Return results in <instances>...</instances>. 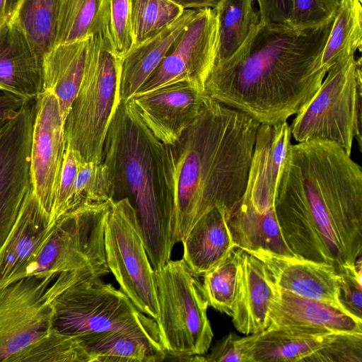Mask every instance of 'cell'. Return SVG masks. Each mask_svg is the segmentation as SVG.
Here are the masks:
<instances>
[{"instance_id":"6da1fadb","label":"cell","mask_w":362,"mask_h":362,"mask_svg":"<svg viewBox=\"0 0 362 362\" xmlns=\"http://www.w3.org/2000/svg\"><path fill=\"white\" fill-rule=\"evenodd\" d=\"M274 209L295 256L328 264L337 273L362 256V169L337 144L290 146Z\"/></svg>"},{"instance_id":"7a4b0ae2","label":"cell","mask_w":362,"mask_h":362,"mask_svg":"<svg viewBox=\"0 0 362 362\" xmlns=\"http://www.w3.org/2000/svg\"><path fill=\"white\" fill-rule=\"evenodd\" d=\"M334 18L305 29L259 21L239 50L211 69L206 93L260 124L286 122L326 76L322 56Z\"/></svg>"},{"instance_id":"3957f363","label":"cell","mask_w":362,"mask_h":362,"mask_svg":"<svg viewBox=\"0 0 362 362\" xmlns=\"http://www.w3.org/2000/svg\"><path fill=\"white\" fill-rule=\"evenodd\" d=\"M259 124L207 95L179 139L163 144L175 243H182L192 226L214 208L224 206L229 216L236 208L246 189Z\"/></svg>"},{"instance_id":"277c9868","label":"cell","mask_w":362,"mask_h":362,"mask_svg":"<svg viewBox=\"0 0 362 362\" xmlns=\"http://www.w3.org/2000/svg\"><path fill=\"white\" fill-rule=\"evenodd\" d=\"M163 151V144L142 122L129 100L118 103L104 143L103 163L113 185V200L127 198L136 211L154 271L170 259L176 244Z\"/></svg>"},{"instance_id":"5b68a950","label":"cell","mask_w":362,"mask_h":362,"mask_svg":"<svg viewBox=\"0 0 362 362\" xmlns=\"http://www.w3.org/2000/svg\"><path fill=\"white\" fill-rule=\"evenodd\" d=\"M120 60L108 26L92 36L83 77L64 126L66 148L78 153L84 162H103L104 143L118 105Z\"/></svg>"},{"instance_id":"8992f818","label":"cell","mask_w":362,"mask_h":362,"mask_svg":"<svg viewBox=\"0 0 362 362\" xmlns=\"http://www.w3.org/2000/svg\"><path fill=\"white\" fill-rule=\"evenodd\" d=\"M105 275L88 270L55 297L52 327L77 339L117 332L161 341L156 321L120 289L105 283L101 277Z\"/></svg>"},{"instance_id":"52a82bcc","label":"cell","mask_w":362,"mask_h":362,"mask_svg":"<svg viewBox=\"0 0 362 362\" xmlns=\"http://www.w3.org/2000/svg\"><path fill=\"white\" fill-rule=\"evenodd\" d=\"M156 321L168 357L192 361L209 350L214 337L208 300L199 276L183 259L169 260L153 273ZM171 360V358L170 359Z\"/></svg>"},{"instance_id":"ba28073f","label":"cell","mask_w":362,"mask_h":362,"mask_svg":"<svg viewBox=\"0 0 362 362\" xmlns=\"http://www.w3.org/2000/svg\"><path fill=\"white\" fill-rule=\"evenodd\" d=\"M361 57H340L327 71L312 99L289 125L298 142L325 140L351 154L354 139L362 151Z\"/></svg>"},{"instance_id":"9c48e42d","label":"cell","mask_w":362,"mask_h":362,"mask_svg":"<svg viewBox=\"0 0 362 362\" xmlns=\"http://www.w3.org/2000/svg\"><path fill=\"white\" fill-rule=\"evenodd\" d=\"M88 270L33 275L0 288V362H10L52 328L53 300Z\"/></svg>"},{"instance_id":"30bf717a","label":"cell","mask_w":362,"mask_h":362,"mask_svg":"<svg viewBox=\"0 0 362 362\" xmlns=\"http://www.w3.org/2000/svg\"><path fill=\"white\" fill-rule=\"evenodd\" d=\"M111 202L85 205L57 219L50 238L22 278L86 269L110 273L105 258V229Z\"/></svg>"},{"instance_id":"8fae6325","label":"cell","mask_w":362,"mask_h":362,"mask_svg":"<svg viewBox=\"0 0 362 362\" xmlns=\"http://www.w3.org/2000/svg\"><path fill=\"white\" fill-rule=\"evenodd\" d=\"M107 267L119 289L146 315L158 320V312L151 264L136 211L128 199L113 200L105 229Z\"/></svg>"},{"instance_id":"7c38bea8","label":"cell","mask_w":362,"mask_h":362,"mask_svg":"<svg viewBox=\"0 0 362 362\" xmlns=\"http://www.w3.org/2000/svg\"><path fill=\"white\" fill-rule=\"evenodd\" d=\"M218 37V23L215 10H197L193 18L136 95L178 82H187L205 92V84L216 58Z\"/></svg>"},{"instance_id":"4fadbf2b","label":"cell","mask_w":362,"mask_h":362,"mask_svg":"<svg viewBox=\"0 0 362 362\" xmlns=\"http://www.w3.org/2000/svg\"><path fill=\"white\" fill-rule=\"evenodd\" d=\"M33 105L26 102L0 129V246L32 187L30 153Z\"/></svg>"},{"instance_id":"5bb4252c","label":"cell","mask_w":362,"mask_h":362,"mask_svg":"<svg viewBox=\"0 0 362 362\" xmlns=\"http://www.w3.org/2000/svg\"><path fill=\"white\" fill-rule=\"evenodd\" d=\"M33 109L32 189L51 218L66 149L64 119L52 92L43 90L35 99Z\"/></svg>"},{"instance_id":"9a60e30c","label":"cell","mask_w":362,"mask_h":362,"mask_svg":"<svg viewBox=\"0 0 362 362\" xmlns=\"http://www.w3.org/2000/svg\"><path fill=\"white\" fill-rule=\"evenodd\" d=\"M206 95L187 82H178L129 100L156 138L168 145L177 141L197 117Z\"/></svg>"},{"instance_id":"2e32d148","label":"cell","mask_w":362,"mask_h":362,"mask_svg":"<svg viewBox=\"0 0 362 362\" xmlns=\"http://www.w3.org/2000/svg\"><path fill=\"white\" fill-rule=\"evenodd\" d=\"M55 223L31 187L0 246V288L22 279L33 259L50 238Z\"/></svg>"},{"instance_id":"e0dca14e","label":"cell","mask_w":362,"mask_h":362,"mask_svg":"<svg viewBox=\"0 0 362 362\" xmlns=\"http://www.w3.org/2000/svg\"><path fill=\"white\" fill-rule=\"evenodd\" d=\"M248 252L264 264L277 287L344 310L339 300V276L332 265L262 249Z\"/></svg>"},{"instance_id":"ac0fdd59","label":"cell","mask_w":362,"mask_h":362,"mask_svg":"<svg viewBox=\"0 0 362 362\" xmlns=\"http://www.w3.org/2000/svg\"><path fill=\"white\" fill-rule=\"evenodd\" d=\"M287 122L259 124L243 198L259 212L274 207L281 168L291 144Z\"/></svg>"},{"instance_id":"d6986e66","label":"cell","mask_w":362,"mask_h":362,"mask_svg":"<svg viewBox=\"0 0 362 362\" xmlns=\"http://www.w3.org/2000/svg\"><path fill=\"white\" fill-rule=\"evenodd\" d=\"M268 322L267 329L362 334V320L332 305L297 296L276 286Z\"/></svg>"},{"instance_id":"ffe728a7","label":"cell","mask_w":362,"mask_h":362,"mask_svg":"<svg viewBox=\"0 0 362 362\" xmlns=\"http://www.w3.org/2000/svg\"><path fill=\"white\" fill-rule=\"evenodd\" d=\"M0 90L28 102L43 91L42 59L10 16L0 23Z\"/></svg>"},{"instance_id":"44dd1931","label":"cell","mask_w":362,"mask_h":362,"mask_svg":"<svg viewBox=\"0 0 362 362\" xmlns=\"http://www.w3.org/2000/svg\"><path fill=\"white\" fill-rule=\"evenodd\" d=\"M275 289L276 285L264 264L243 250L238 291L231 317L239 332L249 335L268 327L269 312Z\"/></svg>"},{"instance_id":"7402d4cb","label":"cell","mask_w":362,"mask_h":362,"mask_svg":"<svg viewBox=\"0 0 362 362\" xmlns=\"http://www.w3.org/2000/svg\"><path fill=\"white\" fill-rule=\"evenodd\" d=\"M197 10L185 9L173 23L139 45L132 47L120 60L117 102L134 97L163 59Z\"/></svg>"},{"instance_id":"603a6c76","label":"cell","mask_w":362,"mask_h":362,"mask_svg":"<svg viewBox=\"0 0 362 362\" xmlns=\"http://www.w3.org/2000/svg\"><path fill=\"white\" fill-rule=\"evenodd\" d=\"M312 330L276 328L238 337L246 362H298L313 354L331 334Z\"/></svg>"},{"instance_id":"cb8c5ba5","label":"cell","mask_w":362,"mask_h":362,"mask_svg":"<svg viewBox=\"0 0 362 362\" xmlns=\"http://www.w3.org/2000/svg\"><path fill=\"white\" fill-rule=\"evenodd\" d=\"M228 210L218 206L202 216L182 241V259L198 276H203L236 247L228 225Z\"/></svg>"},{"instance_id":"d4e9b609","label":"cell","mask_w":362,"mask_h":362,"mask_svg":"<svg viewBox=\"0 0 362 362\" xmlns=\"http://www.w3.org/2000/svg\"><path fill=\"white\" fill-rule=\"evenodd\" d=\"M91 38L54 45L42 58L43 90L57 96L64 120L83 77Z\"/></svg>"},{"instance_id":"484cf974","label":"cell","mask_w":362,"mask_h":362,"mask_svg":"<svg viewBox=\"0 0 362 362\" xmlns=\"http://www.w3.org/2000/svg\"><path fill=\"white\" fill-rule=\"evenodd\" d=\"M228 225L238 248L247 252L262 249L278 255L295 256L283 236L274 207L259 212L242 197L230 214Z\"/></svg>"},{"instance_id":"4316f807","label":"cell","mask_w":362,"mask_h":362,"mask_svg":"<svg viewBox=\"0 0 362 362\" xmlns=\"http://www.w3.org/2000/svg\"><path fill=\"white\" fill-rule=\"evenodd\" d=\"M77 339L90 362H161L167 356L160 341L123 332L90 334Z\"/></svg>"},{"instance_id":"83f0119b","label":"cell","mask_w":362,"mask_h":362,"mask_svg":"<svg viewBox=\"0 0 362 362\" xmlns=\"http://www.w3.org/2000/svg\"><path fill=\"white\" fill-rule=\"evenodd\" d=\"M110 0H60L54 45L93 36L108 26Z\"/></svg>"},{"instance_id":"f1b7e54d","label":"cell","mask_w":362,"mask_h":362,"mask_svg":"<svg viewBox=\"0 0 362 362\" xmlns=\"http://www.w3.org/2000/svg\"><path fill=\"white\" fill-rule=\"evenodd\" d=\"M254 0H221L214 8L218 37L214 67L229 60L241 47L259 21ZM212 68V69H213Z\"/></svg>"},{"instance_id":"f546056e","label":"cell","mask_w":362,"mask_h":362,"mask_svg":"<svg viewBox=\"0 0 362 362\" xmlns=\"http://www.w3.org/2000/svg\"><path fill=\"white\" fill-rule=\"evenodd\" d=\"M60 0H15L10 18L25 33L36 54H44L54 46Z\"/></svg>"},{"instance_id":"4dcf8cb0","label":"cell","mask_w":362,"mask_h":362,"mask_svg":"<svg viewBox=\"0 0 362 362\" xmlns=\"http://www.w3.org/2000/svg\"><path fill=\"white\" fill-rule=\"evenodd\" d=\"M362 0H341L322 56L327 71L342 56L361 52Z\"/></svg>"},{"instance_id":"1f68e13d","label":"cell","mask_w":362,"mask_h":362,"mask_svg":"<svg viewBox=\"0 0 362 362\" xmlns=\"http://www.w3.org/2000/svg\"><path fill=\"white\" fill-rule=\"evenodd\" d=\"M242 249L235 247L218 264L205 273L203 288L209 306L232 317L238 291Z\"/></svg>"},{"instance_id":"d6a6232c","label":"cell","mask_w":362,"mask_h":362,"mask_svg":"<svg viewBox=\"0 0 362 362\" xmlns=\"http://www.w3.org/2000/svg\"><path fill=\"white\" fill-rule=\"evenodd\" d=\"M129 5L132 47L158 34L184 12L169 0H129Z\"/></svg>"},{"instance_id":"836d02e7","label":"cell","mask_w":362,"mask_h":362,"mask_svg":"<svg viewBox=\"0 0 362 362\" xmlns=\"http://www.w3.org/2000/svg\"><path fill=\"white\" fill-rule=\"evenodd\" d=\"M10 362H90V358L76 337L52 327Z\"/></svg>"},{"instance_id":"e575fe53","label":"cell","mask_w":362,"mask_h":362,"mask_svg":"<svg viewBox=\"0 0 362 362\" xmlns=\"http://www.w3.org/2000/svg\"><path fill=\"white\" fill-rule=\"evenodd\" d=\"M113 198V185L106 165L103 162L82 161L64 215L85 205L110 203Z\"/></svg>"},{"instance_id":"d590c367","label":"cell","mask_w":362,"mask_h":362,"mask_svg":"<svg viewBox=\"0 0 362 362\" xmlns=\"http://www.w3.org/2000/svg\"><path fill=\"white\" fill-rule=\"evenodd\" d=\"M308 361H362V334L332 333L327 342L303 360Z\"/></svg>"},{"instance_id":"8d00e7d4","label":"cell","mask_w":362,"mask_h":362,"mask_svg":"<svg viewBox=\"0 0 362 362\" xmlns=\"http://www.w3.org/2000/svg\"><path fill=\"white\" fill-rule=\"evenodd\" d=\"M341 0H293L287 24L298 29L322 25L332 19Z\"/></svg>"},{"instance_id":"74e56055","label":"cell","mask_w":362,"mask_h":362,"mask_svg":"<svg viewBox=\"0 0 362 362\" xmlns=\"http://www.w3.org/2000/svg\"><path fill=\"white\" fill-rule=\"evenodd\" d=\"M361 257L352 267L339 272V300L343 310L354 317L362 320V269Z\"/></svg>"},{"instance_id":"f35d334b","label":"cell","mask_w":362,"mask_h":362,"mask_svg":"<svg viewBox=\"0 0 362 362\" xmlns=\"http://www.w3.org/2000/svg\"><path fill=\"white\" fill-rule=\"evenodd\" d=\"M108 29L115 51L122 58L133 43L129 0H110Z\"/></svg>"},{"instance_id":"ab89813d","label":"cell","mask_w":362,"mask_h":362,"mask_svg":"<svg viewBox=\"0 0 362 362\" xmlns=\"http://www.w3.org/2000/svg\"><path fill=\"white\" fill-rule=\"evenodd\" d=\"M82 161L78 153L71 148H66L53 210L51 215L52 221H56L66 213L67 204L76 181L78 167Z\"/></svg>"},{"instance_id":"60d3db41","label":"cell","mask_w":362,"mask_h":362,"mask_svg":"<svg viewBox=\"0 0 362 362\" xmlns=\"http://www.w3.org/2000/svg\"><path fill=\"white\" fill-rule=\"evenodd\" d=\"M237 336L230 332L216 343L210 352L202 356H194L192 361L197 362H246Z\"/></svg>"},{"instance_id":"b9f144b4","label":"cell","mask_w":362,"mask_h":362,"mask_svg":"<svg viewBox=\"0 0 362 362\" xmlns=\"http://www.w3.org/2000/svg\"><path fill=\"white\" fill-rule=\"evenodd\" d=\"M259 6V22L288 23L293 0H256Z\"/></svg>"},{"instance_id":"7bdbcfd3","label":"cell","mask_w":362,"mask_h":362,"mask_svg":"<svg viewBox=\"0 0 362 362\" xmlns=\"http://www.w3.org/2000/svg\"><path fill=\"white\" fill-rule=\"evenodd\" d=\"M26 102L11 94H0V129L18 113Z\"/></svg>"},{"instance_id":"ee69618b","label":"cell","mask_w":362,"mask_h":362,"mask_svg":"<svg viewBox=\"0 0 362 362\" xmlns=\"http://www.w3.org/2000/svg\"><path fill=\"white\" fill-rule=\"evenodd\" d=\"M185 9L212 8L217 7L221 0H169Z\"/></svg>"},{"instance_id":"f6af8a7d","label":"cell","mask_w":362,"mask_h":362,"mask_svg":"<svg viewBox=\"0 0 362 362\" xmlns=\"http://www.w3.org/2000/svg\"><path fill=\"white\" fill-rule=\"evenodd\" d=\"M14 1L15 0H0V23L9 17Z\"/></svg>"}]
</instances>
